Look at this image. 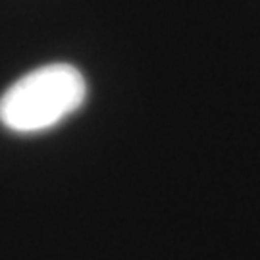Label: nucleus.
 <instances>
[{
	"label": "nucleus",
	"mask_w": 260,
	"mask_h": 260,
	"mask_svg": "<svg viewBox=\"0 0 260 260\" xmlns=\"http://www.w3.org/2000/svg\"><path fill=\"white\" fill-rule=\"evenodd\" d=\"M87 83L70 64H48L23 75L0 96V123L16 133H39L81 108Z\"/></svg>",
	"instance_id": "nucleus-1"
}]
</instances>
